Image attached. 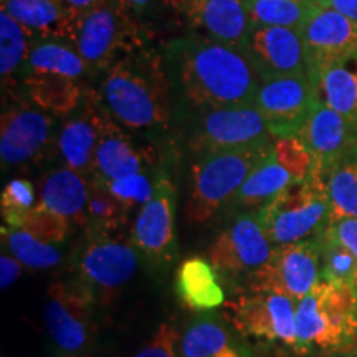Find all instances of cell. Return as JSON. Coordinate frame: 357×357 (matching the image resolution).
Returning a JSON list of instances; mask_svg holds the SVG:
<instances>
[{"mask_svg": "<svg viewBox=\"0 0 357 357\" xmlns=\"http://www.w3.org/2000/svg\"><path fill=\"white\" fill-rule=\"evenodd\" d=\"M190 147L200 154L271 144L276 137L255 106L192 111Z\"/></svg>", "mask_w": 357, "mask_h": 357, "instance_id": "cell-7", "label": "cell"}, {"mask_svg": "<svg viewBox=\"0 0 357 357\" xmlns=\"http://www.w3.org/2000/svg\"><path fill=\"white\" fill-rule=\"evenodd\" d=\"M73 45L89 70H108L119 53H132L137 38L126 8L119 0H111L79 17Z\"/></svg>", "mask_w": 357, "mask_h": 357, "instance_id": "cell-13", "label": "cell"}, {"mask_svg": "<svg viewBox=\"0 0 357 357\" xmlns=\"http://www.w3.org/2000/svg\"><path fill=\"white\" fill-rule=\"evenodd\" d=\"M75 357H89V356H86V354H79V356H75Z\"/></svg>", "mask_w": 357, "mask_h": 357, "instance_id": "cell-48", "label": "cell"}, {"mask_svg": "<svg viewBox=\"0 0 357 357\" xmlns=\"http://www.w3.org/2000/svg\"><path fill=\"white\" fill-rule=\"evenodd\" d=\"M271 144L200 154L192 166L185 217L190 223H207L234 202L245 181L270 154Z\"/></svg>", "mask_w": 357, "mask_h": 357, "instance_id": "cell-4", "label": "cell"}, {"mask_svg": "<svg viewBox=\"0 0 357 357\" xmlns=\"http://www.w3.org/2000/svg\"><path fill=\"white\" fill-rule=\"evenodd\" d=\"M298 137L314 159L316 171L326 176L339 160L357 153V121L329 108L319 98Z\"/></svg>", "mask_w": 357, "mask_h": 357, "instance_id": "cell-16", "label": "cell"}, {"mask_svg": "<svg viewBox=\"0 0 357 357\" xmlns=\"http://www.w3.org/2000/svg\"><path fill=\"white\" fill-rule=\"evenodd\" d=\"M29 71L79 79L88 73L89 66L78 53L77 47L68 40L35 38L30 45L29 60L22 77Z\"/></svg>", "mask_w": 357, "mask_h": 357, "instance_id": "cell-28", "label": "cell"}, {"mask_svg": "<svg viewBox=\"0 0 357 357\" xmlns=\"http://www.w3.org/2000/svg\"><path fill=\"white\" fill-rule=\"evenodd\" d=\"M53 131V118L35 108L19 102L2 113L0 126V158L3 167L22 166L43 153Z\"/></svg>", "mask_w": 357, "mask_h": 357, "instance_id": "cell-17", "label": "cell"}, {"mask_svg": "<svg viewBox=\"0 0 357 357\" xmlns=\"http://www.w3.org/2000/svg\"><path fill=\"white\" fill-rule=\"evenodd\" d=\"M245 53L260 77L268 75H307L305 45L300 30L284 26H253Z\"/></svg>", "mask_w": 357, "mask_h": 357, "instance_id": "cell-18", "label": "cell"}, {"mask_svg": "<svg viewBox=\"0 0 357 357\" xmlns=\"http://www.w3.org/2000/svg\"><path fill=\"white\" fill-rule=\"evenodd\" d=\"M37 205L35 185L26 178H13L3 187L0 207L2 218L8 229H20L26 213Z\"/></svg>", "mask_w": 357, "mask_h": 357, "instance_id": "cell-36", "label": "cell"}, {"mask_svg": "<svg viewBox=\"0 0 357 357\" xmlns=\"http://www.w3.org/2000/svg\"><path fill=\"white\" fill-rule=\"evenodd\" d=\"M316 357H357V349L351 351H334V352H323Z\"/></svg>", "mask_w": 357, "mask_h": 357, "instance_id": "cell-46", "label": "cell"}, {"mask_svg": "<svg viewBox=\"0 0 357 357\" xmlns=\"http://www.w3.org/2000/svg\"><path fill=\"white\" fill-rule=\"evenodd\" d=\"M307 77L316 79L326 68L357 53V22L329 7H316L301 29Z\"/></svg>", "mask_w": 357, "mask_h": 357, "instance_id": "cell-15", "label": "cell"}, {"mask_svg": "<svg viewBox=\"0 0 357 357\" xmlns=\"http://www.w3.org/2000/svg\"><path fill=\"white\" fill-rule=\"evenodd\" d=\"M30 45L32 37L24 26L6 10L0 12V75L3 83L15 73H24Z\"/></svg>", "mask_w": 357, "mask_h": 357, "instance_id": "cell-32", "label": "cell"}, {"mask_svg": "<svg viewBox=\"0 0 357 357\" xmlns=\"http://www.w3.org/2000/svg\"><path fill=\"white\" fill-rule=\"evenodd\" d=\"M300 357L357 349V291L349 284L321 281L296 305Z\"/></svg>", "mask_w": 357, "mask_h": 357, "instance_id": "cell-3", "label": "cell"}, {"mask_svg": "<svg viewBox=\"0 0 357 357\" xmlns=\"http://www.w3.org/2000/svg\"><path fill=\"white\" fill-rule=\"evenodd\" d=\"M144 171V158L109 114L100 109V142H98L93 178L109 182Z\"/></svg>", "mask_w": 357, "mask_h": 357, "instance_id": "cell-21", "label": "cell"}, {"mask_svg": "<svg viewBox=\"0 0 357 357\" xmlns=\"http://www.w3.org/2000/svg\"><path fill=\"white\" fill-rule=\"evenodd\" d=\"M253 26H284L300 30L316 10L307 0H245Z\"/></svg>", "mask_w": 357, "mask_h": 357, "instance_id": "cell-31", "label": "cell"}, {"mask_svg": "<svg viewBox=\"0 0 357 357\" xmlns=\"http://www.w3.org/2000/svg\"><path fill=\"white\" fill-rule=\"evenodd\" d=\"M20 229L29 231L35 238L45 243H60L63 242L70 231V218L50 211L37 202V205L26 213Z\"/></svg>", "mask_w": 357, "mask_h": 357, "instance_id": "cell-37", "label": "cell"}, {"mask_svg": "<svg viewBox=\"0 0 357 357\" xmlns=\"http://www.w3.org/2000/svg\"><path fill=\"white\" fill-rule=\"evenodd\" d=\"M199 25L208 38L242 48L252 33L253 25L242 0H207L200 13Z\"/></svg>", "mask_w": 357, "mask_h": 357, "instance_id": "cell-26", "label": "cell"}, {"mask_svg": "<svg viewBox=\"0 0 357 357\" xmlns=\"http://www.w3.org/2000/svg\"><path fill=\"white\" fill-rule=\"evenodd\" d=\"M2 10L35 38H60L73 43L78 19L63 0H2Z\"/></svg>", "mask_w": 357, "mask_h": 357, "instance_id": "cell-19", "label": "cell"}, {"mask_svg": "<svg viewBox=\"0 0 357 357\" xmlns=\"http://www.w3.org/2000/svg\"><path fill=\"white\" fill-rule=\"evenodd\" d=\"M171 82L164 60L153 52H132L106 70L101 83L105 111L136 131H154L171 121Z\"/></svg>", "mask_w": 357, "mask_h": 357, "instance_id": "cell-2", "label": "cell"}, {"mask_svg": "<svg viewBox=\"0 0 357 357\" xmlns=\"http://www.w3.org/2000/svg\"><path fill=\"white\" fill-rule=\"evenodd\" d=\"M307 2L314 3V6H318V7H321V6H323V0H307Z\"/></svg>", "mask_w": 357, "mask_h": 357, "instance_id": "cell-47", "label": "cell"}, {"mask_svg": "<svg viewBox=\"0 0 357 357\" xmlns=\"http://www.w3.org/2000/svg\"><path fill=\"white\" fill-rule=\"evenodd\" d=\"M88 199L89 182L86 176L70 167H60L43 178L38 204L70 218V222L86 225Z\"/></svg>", "mask_w": 357, "mask_h": 357, "instance_id": "cell-23", "label": "cell"}, {"mask_svg": "<svg viewBox=\"0 0 357 357\" xmlns=\"http://www.w3.org/2000/svg\"><path fill=\"white\" fill-rule=\"evenodd\" d=\"M273 252V245L258 222L255 212L236 215L207 252L208 261L217 273L227 280L252 278L255 271L265 265Z\"/></svg>", "mask_w": 357, "mask_h": 357, "instance_id": "cell-14", "label": "cell"}, {"mask_svg": "<svg viewBox=\"0 0 357 357\" xmlns=\"http://www.w3.org/2000/svg\"><path fill=\"white\" fill-rule=\"evenodd\" d=\"M296 305L284 294L248 291L229 303L230 323L242 336L253 337L280 354L300 357Z\"/></svg>", "mask_w": 357, "mask_h": 357, "instance_id": "cell-6", "label": "cell"}, {"mask_svg": "<svg viewBox=\"0 0 357 357\" xmlns=\"http://www.w3.org/2000/svg\"><path fill=\"white\" fill-rule=\"evenodd\" d=\"M139 252L131 240L113 234H89L77 258L78 283L96 298H113L136 275Z\"/></svg>", "mask_w": 357, "mask_h": 357, "instance_id": "cell-8", "label": "cell"}, {"mask_svg": "<svg viewBox=\"0 0 357 357\" xmlns=\"http://www.w3.org/2000/svg\"><path fill=\"white\" fill-rule=\"evenodd\" d=\"M328 230L336 236L357 260V218H337L326 223Z\"/></svg>", "mask_w": 357, "mask_h": 357, "instance_id": "cell-40", "label": "cell"}, {"mask_svg": "<svg viewBox=\"0 0 357 357\" xmlns=\"http://www.w3.org/2000/svg\"><path fill=\"white\" fill-rule=\"evenodd\" d=\"M102 184L108 187L111 194H113L128 211H132V208L136 207H142L147 200L153 197L155 189V178L151 181V177L142 171L121 178H114V181L109 182H102Z\"/></svg>", "mask_w": 357, "mask_h": 357, "instance_id": "cell-38", "label": "cell"}, {"mask_svg": "<svg viewBox=\"0 0 357 357\" xmlns=\"http://www.w3.org/2000/svg\"><path fill=\"white\" fill-rule=\"evenodd\" d=\"M22 268H24V265L8 252H3L0 255V287H2V289L10 288L19 280Z\"/></svg>", "mask_w": 357, "mask_h": 357, "instance_id": "cell-41", "label": "cell"}, {"mask_svg": "<svg viewBox=\"0 0 357 357\" xmlns=\"http://www.w3.org/2000/svg\"><path fill=\"white\" fill-rule=\"evenodd\" d=\"M95 301V296L78 281H56L48 288L43 319L53 344L61 356H79L89 346Z\"/></svg>", "mask_w": 357, "mask_h": 357, "instance_id": "cell-12", "label": "cell"}, {"mask_svg": "<svg viewBox=\"0 0 357 357\" xmlns=\"http://www.w3.org/2000/svg\"><path fill=\"white\" fill-rule=\"evenodd\" d=\"M243 337L217 316H204L185 328L181 357H258Z\"/></svg>", "mask_w": 357, "mask_h": 357, "instance_id": "cell-20", "label": "cell"}, {"mask_svg": "<svg viewBox=\"0 0 357 357\" xmlns=\"http://www.w3.org/2000/svg\"><path fill=\"white\" fill-rule=\"evenodd\" d=\"M2 243L22 265L32 270H48L61 261V253L50 243L35 238L24 229H2Z\"/></svg>", "mask_w": 357, "mask_h": 357, "instance_id": "cell-35", "label": "cell"}, {"mask_svg": "<svg viewBox=\"0 0 357 357\" xmlns=\"http://www.w3.org/2000/svg\"><path fill=\"white\" fill-rule=\"evenodd\" d=\"M98 142H100V111L88 106L77 118L66 121L58 134V149L65 167L73 169L83 176L93 174Z\"/></svg>", "mask_w": 357, "mask_h": 357, "instance_id": "cell-24", "label": "cell"}, {"mask_svg": "<svg viewBox=\"0 0 357 357\" xmlns=\"http://www.w3.org/2000/svg\"><path fill=\"white\" fill-rule=\"evenodd\" d=\"M255 213L273 247L312 238L329 222L324 176L314 169L306 178L287 187Z\"/></svg>", "mask_w": 357, "mask_h": 357, "instance_id": "cell-5", "label": "cell"}, {"mask_svg": "<svg viewBox=\"0 0 357 357\" xmlns=\"http://www.w3.org/2000/svg\"><path fill=\"white\" fill-rule=\"evenodd\" d=\"M128 208L114 197L102 182H89L86 227L89 234H114L126 223Z\"/></svg>", "mask_w": 357, "mask_h": 357, "instance_id": "cell-33", "label": "cell"}, {"mask_svg": "<svg viewBox=\"0 0 357 357\" xmlns=\"http://www.w3.org/2000/svg\"><path fill=\"white\" fill-rule=\"evenodd\" d=\"M316 88L324 105L357 121V53L326 68Z\"/></svg>", "mask_w": 357, "mask_h": 357, "instance_id": "cell-29", "label": "cell"}, {"mask_svg": "<svg viewBox=\"0 0 357 357\" xmlns=\"http://www.w3.org/2000/svg\"><path fill=\"white\" fill-rule=\"evenodd\" d=\"M323 281L316 238L273 247L268 261L248 280V291H270L301 301Z\"/></svg>", "mask_w": 357, "mask_h": 357, "instance_id": "cell-10", "label": "cell"}, {"mask_svg": "<svg viewBox=\"0 0 357 357\" xmlns=\"http://www.w3.org/2000/svg\"><path fill=\"white\" fill-rule=\"evenodd\" d=\"M169 2L172 3L174 8L189 15L195 24H199L200 13H202V8L207 0H169Z\"/></svg>", "mask_w": 357, "mask_h": 357, "instance_id": "cell-42", "label": "cell"}, {"mask_svg": "<svg viewBox=\"0 0 357 357\" xmlns=\"http://www.w3.org/2000/svg\"><path fill=\"white\" fill-rule=\"evenodd\" d=\"M314 238L319 247L323 280L349 284L357 291V260L354 255L328 230V227Z\"/></svg>", "mask_w": 357, "mask_h": 357, "instance_id": "cell-34", "label": "cell"}, {"mask_svg": "<svg viewBox=\"0 0 357 357\" xmlns=\"http://www.w3.org/2000/svg\"><path fill=\"white\" fill-rule=\"evenodd\" d=\"M176 293L182 306L190 311H211L225 301L217 270L202 257L187 258L178 265Z\"/></svg>", "mask_w": 357, "mask_h": 357, "instance_id": "cell-22", "label": "cell"}, {"mask_svg": "<svg viewBox=\"0 0 357 357\" xmlns=\"http://www.w3.org/2000/svg\"><path fill=\"white\" fill-rule=\"evenodd\" d=\"M22 86L35 108L50 116L73 113L83 100V89L78 84V79L60 75L29 71L22 77Z\"/></svg>", "mask_w": 357, "mask_h": 357, "instance_id": "cell-25", "label": "cell"}, {"mask_svg": "<svg viewBox=\"0 0 357 357\" xmlns=\"http://www.w3.org/2000/svg\"><path fill=\"white\" fill-rule=\"evenodd\" d=\"M177 190L167 172L155 176L153 197L139 208L131 231V243L151 266L167 270L177 258L176 234Z\"/></svg>", "mask_w": 357, "mask_h": 357, "instance_id": "cell-11", "label": "cell"}, {"mask_svg": "<svg viewBox=\"0 0 357 357\" xmlns=\"http://www.w3.org/2000/svg\"><path fill=\"white\" fill-rule=\"evenodd\" d=\"M172 91L187 111L253 106L260 73L242 48L211 38H178L164 53Z\"/></svg>", "mask_w": 357, "mask_h": 357, "instance_id": "cell-1", "label": "cell"}, {"mask_svg": "<svg viewBox=\"0 0 357 357\" xmlns=\"http://www.w3.org/2000/svg\"><path fill=\"white\" fill-rule=\"evenodd\" d=\"M337 10L342 15L357 22V0H323V6Z\"/></svg>", "mask_w": 357, "mask_h": 357, "instance_id": "cell-44", "label": "cell"}, {"mask_svg": "<svg viewBox=\"0 0 357 357\" xmlns=\"http://www.w3.org/2000/svg\"><path fill=\"white\" fill-rule=\"evenodd\" d=\"M318 101V88L307 75H268L260 79L253 106L273 137H294Z\"/></svg>", "mask_w": 357, "mask_h": 357, "instance_id": "cell-9", "label": "cell"}, {"mask_svg": "<svg viewBox=\"0 0 357 357\" xmlns=\"http://www.w3.org/2000/svg\"><path fill=\"white\" fill-rule=\"evenodd\" d=\"M329 220L357 218V153L339 160L324 176Z\"/></svg>", "mask_w": 357, "mask_h": 357, "instance_id": "cell-30", "label": "cell"}, {"mask_svg": "<svg viewBox=\"0 0 357 357\" xmlns=\"http://www.w3.org/2000/svg\"><path fill=\"white\" fill-rule=\"evenodd\" d=\"M181 337L176 326L162 323L136 357H181Z\"/></svg>", "mask_w": 357, "mask_h": 357, "instance_id": "cell-39", "label": "cell"}, {"mask_svg": "<svg viewBox=\"0 0 357 357\" xmlns=\"http://www.w3.org/2000/svg\"><path fill=\"white\" fill-rule=\"evenodd\" d=\"M294 182H298V177L276 158L271 147L270 154L245 181L231 205L243 211H258Z\"/></svg>", "mask_w": 357, "mask_h": 357, "instance_id": "cell-27", "label": "cell"}, {"mask_svg": "<svg viewBox=\"0 0 357 357\" xmlns=\"http://www.w3.org/2000/svg\"><path fill=\"white\" fill-rule=\"evenodd\" d=\"M111 0H63V3L68 7V10L73 13L77 19L84 15V13L93 10V8L102 6V3H108Z\"/></svg>", "mask_w": 357, "mask_h": 357, "instance_id": "cell-43", "label": "cell"}, {"mask_svg": "<svg viewBox=\"0 0 357 357\" xmlns=\"http://www.w3.org/2000/svg\"><path fill=\"white\" fill-rule=\"evenodd\" d=\"M119 2H121V6L124 8H131V10L141 12L149 6L151 0H119Z\"/></svg>", "mask_w": 357, "mask_h": 357, "instance_id": "cell-45", "label": "cell"}]
</instances>
